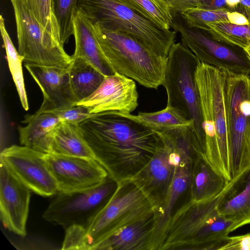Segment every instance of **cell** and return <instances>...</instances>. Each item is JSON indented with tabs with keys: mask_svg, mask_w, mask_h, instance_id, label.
Returning a JSON list of instances; mask_svg holds the SVG:
<instances>
[{
	"mask_svg": "<svg viewBox=\"0 0 250 250\" xmlns=\"http://www.w3.org/2000/svg\"><path fill=\"white\" fill-rule=\"evenodd\" d=\"M78 127L95 159L116 182L134 176L157 146L155 131L116 112L93 114Z\"/></svg>",
	"mask_w": 250,
	"mask_h": 250,
	"instance_id": "obj_1",
	"label": "cell"
},
{
	"mask_svg": "<svg viewBox=\"0 0 250 250\" xmlns=\"http://www.w3.org/2000/svg\"><path fill=\"white\" fill-rule=\"evenodd\" d=\"M226 187L215 197L200 201L188 199L181 205L170 220L160 250H219L229 233L244 226L218 211Z\"/></svg>",
	"mask_w": 250,
	"mask_h": 250,
	"instance_id": "obj_2",
	"label": "cell"
},
{
	"mask_svg": "<svg viewBox=\"0 0 250 250\" xmlns=\"http://www.w3.org/2000/svg\"><path fill=\"white\" fill-rule=\"evenodd\" d=\"M227 72L199 62L195 73L204 142L202 152L210 164L228 181L231 180L226 108Z\"/></svg>",
	"mask_w": 250,
	"mask_h": 250,
	"instance_id": "obj_3",
	"label": "cell"
},
{
	"mask_svg": "<svg viewBox=\"0 0 250 250\" xmlns=\"http://www.w3.org/2000/svg\"><path fill=\"white\" fill-rule=\"evenodd\" d=\"M105 205L84 229L65 230L62 250H91L119 229L153 211L132 178L121 180Z\"/></svg>",
	"mask_w": 250,
	"mask_h": 250,
	"instance_id": "obj_4",
	"label": "cell"
},
{
	"mask_svg": "<svg viewBox=\"0 0 250 250\" xmlns=\"http://www.w3.org/2000/svg\"><path fill=\"white\" fill-rule=\"evenodd\" d=\"M94 29L103 53L115 73L148 88L157 89L162 85L167 58L157 54L125 32L98 24H94Z\"/></svg>",
	"mask_w": 250,
	"mask_h": 250,
	"instance_id": "obj_5",
	"label": "cell"
},
{
	"mask_svg": "<svg viewBox=\"0 0 250 250\" xmlns=\"http://www.w3.org/2000/svg\"><path fill=\"white\" fill-rule=\"evenodd\" d=\"M80 8L94 24L125 32L157 54L167 58L177 32L164 29L121 0H80Z\"/></svg>",
	"mask_w": 250,
	"mask_h": 250,
	"instance_id": "obj_6",
	"label": "cell"
},
{
	"mask_svg": "<svg viewBox=\"0 0 250 250\" xmlns=\"http://www.w3.org/2000/svg\"><path fill=\"white\" fill-rule=\"evenodd\" d=\"M199 62L193 53L182 43H174L167 56L162 85L167 91V105L177 108L193 122V128L202 151L204 133L195 79V71Z\"/></svg>",
	"mask_w": 250,
	"mask_h": 250,
	"instance_id": "obj_7",
	"label": "cell"
},
{
	"mask_svg": "<svg viewBox=\"0 0 250 250\" xmlns=\"http://www.w3.org/2000/svg\"><path fill=\"white\" fill-rule=\"evenodd\" d=\"M226 101L232 179L250 166V75L227 72Z\"/></svg>",
	"mask_w": 250,
	"mask_h": 250,
	"instance_id": "obj_8",
	"label": "cell"
},
{
	"mask_svg": "<svg viewBox=\"0 0 250 250\" xmlns=\"http://www.w3.org/2000/svg\"><path fill=\"white\" fill-rule=\"evenodd\" d=\"M16 24L18 50L24 63L67 69L73 58L34 17L21 0H10Z\"/></svg>",
	"mask_w": 250,
	"mask_h": 250,
	"instance_id": "obj_9",
	"label": "cell"
},
{
	"mask_svg": "<svg viewBox=\"0 0 250 250\" xmlns=\"http://www.w3.org/2000/svg\"><path fill=\"white\" fill-rule=\"evenodd\" d=\"M117 183L109 177L100 185L69 193L58 192L42 214L44 220L66 229L86 228L108 201Z\"/></svg>",
	"mask_w": 250,
	"mask_h": 250,
	"instance_id": "obj_10",
	"label": "cell"
},
{
	"mask_svg": "<svg viewBox=\"0 0 250 250\" xmlns=\"http://www.w3.org/2000/svg\"><path fill=\"white\" fill-rule=\"evenodd\" d=\"M172 15L171 27L200 62L229 73L250 75V61L245 52L215 40L207 30L188 26L180 13Z\"/></svg>",
	"mask_w": 250,
	"mask_h": 250,
	"instance_id": "obj_11",
	"label": "cell"
},
{
	"mask_svg": "<svg viewBox=\"0 0 250 250\" xmlns=\"http://www.w3.org/2000/svg\"><path fill=\"white\" fill-rule=\"evenodd\" d=\"M44 153L26 146L12 145L0 152V162L31 191L43 197L58 192L57 183L44 160Z\"/></svg>",
	"mask_w": 250,
	"mask_h": 250,
	"instance_id": "obj_12",
	"label": "cell"
},
{
	"mask_svg": "<svg viewBox=\"0 0 250 250\" xmlns=\"http://www.w3.org/2000/svg\"><path fill=\"white\" fill-rule=\"evenodd\" d=\"M44 158L60 192L69 193L93 188L109 178L106 170L93 158L54 153L45 154Z\"/></svg>",
	"mask_w": 250,
	"mask_h": 250,
	"instance_id": "obj_13",
	"label": "cell"
},
{
	"mask_svg": "<svg viewBox=\"0 0 250 250\" xmlns=\"http://www.w3.org/2000/svg\"><path fill=\"white\" fill-rule=\"evenodd\" d=\"M155 132L157 136L155 151L146 165L132 178L153 209L167 195L176 167L169 160L171 142L168 132Z\"/></svg>",
	"mask_w": 250,
	"mask_h": 250,
	"instance_id": "obj_14",
	"label": "cell"
},
{
	"mask_svg": "<svg viewBox=\"0 0 250 250\" xmlns=\"http://www.w3.org/2000/svg\"><path fill=\"white\" fill-rule=\"evenodd\" d=\"M181 153L182 159L176 167L169 190L161 203L153 209V226L148 250H160L170 220L178 208V203L186 194L189 195L191 164L195 153L191 146L185 144Z\"/></svg>",
	"mask_w": 250,
	"mask_h": 250,
	"instance_id": "obj_15",
	"label": "cell"
},
{
	"mask_svg": "<svg viewBox=\"0 0 250 250\" xmlns=\"http://www.w3.org/2000/svg\"><path fill=\"white\" fill-rule=\"evenodd\" d=\"M138 93L135 82L116 72L105 76L97 89L75 105L86 107L90 114L104 112L131 113L138 105Z\"/></svg>",
	"mask_w": 250,
	"mask_h": 250,
	"instance_id": "obj_16",
	"label": "cell"
},
{
	"mask_svg": "<svg viewBox=\"0 0 250 250\" xmlns=\"http://www.w3.org/2000/svg\"><path fill=\"white\" fill-rule=\"evenodd\" d=\"M31 192L0 162V219L6 229L22 237L27 234L26 227Z\"/></svg>",
	"mask_w": 250,
	"mask_h": 250,
	"instance_id": "obj_17",
	"label": "cell"
},
{
	"mask_svg": "<svg viewBox=\"0 0 250 250\" xmlns=\"http://www.w3.org/2000/svg\"><path fill=\"white\" fill-rule=\"evenodd\" d=\"M24 66L40 87L43 102L36 114L52 112L75 105L68 68L24 63Z\"/></svg>",
	"mask_w": 250,
	"mask_h": 250,
	"instance_id": "obj_18",
	"label": "cell"
},
{
	"mask_svg": "<svg viewBox=\"0 0 250 250\" xmlns=\"http://www.w3.org/2000/svg\"><path fill=\"white\" fill-rule=\"evenodd\" d=\"M73 26L75 49L72 58L83 59L104 76L114 74L98 41L93 23L80 8L75 13Z\"/></svg>",
	"mask_w": 250,
	"mask_h": 250,
	"instance_id": "obj_19",
	"label": "cell"
},
{
	"mask_svg": "<svg viewBox=\"0 0 250 250\" xmlns=\"http://www.w3.org/2000/svg\"><path fill=\"white\" fill-rule=\"evenodd\" d=\"M217 208L227 219L250 224V166L228 183Z\"/></svg>",
	"mask_w": 250,
	"mask_h": 250,
	"instance_id": "obj_20",
	"label": "cell"
},
{
	"mask_svg": "<svg viewBox=\"0 0 250 250\" xmlns=\"http://www.w3.org/2000/svg\"><path fill=\"white\" fill-rule=\"evenodd\" d=\"M153 221L154 211L119 229L94 250H148Z\"/></svg>",
	"mask_w": 250,
	"mask_h": 250,
	"instance_id": "obj_21",
	"label": "cell"
},
{
	"mask_svg": "<svg viewBox=\"0 0 250 250\" xmlns=\"http://www.w3.org/2000/svg\"><path fill=\"white\" fill-rule=\"evenodd\" d=\"M229 182L203 156L197 155L191 164L189 199L200 201L215 197Z\"/></svg>",
	"mask_w": 250,
	"mask_h": 250,
	"instance_id": "obj_22",
	"label": "cell"
},
{
	"mask_svg": "<svg viewBox=\"0 0 250 250\" xmlns=\"http://www.w3.org/2000/svg\"><path fill=\"white\" fill-rule=\"evenodd\" d=\"M61 122L51 112L27 115L23 121L27 125L18 127L21 144L44 154L50 153L54 132Z\"/></svg>",
	"mask_w": 250,
	"mask_h": 250,
	"instance_id": "obj_23",
	"label": "cell"
},
{
	"mask_svg": "<svg viewBox=\"0 0 250 250\" xmlns=\"http://www.w3.org/2000/svg\"><path fill=\"white\" fill-rule=\"evenodd\" d=\"M50 153L95 159L78 126L64 122L55 129Z\"/></svg>",
	"mask_w": 250,
	"mask_h": 250,
	"instance_id": "obj_24",
	"label": "cell"
},
{
	"mask_svg": "<svg viewBox=\"0 0 250 250\" xmlns=\"http://www.w3.org/2000/svg\"><path fill=\"white\" fill-rule=\"evenodd\" d=\"M68 73L71 89L77 102L93 94L105 76L90 63L79 58H73Z\"/></svg>",
	"mask_w": 250,
	"mask_h": 250,
	"instance_id": "obj_25",
	"label": "cell"
},
{
	"mask_svg": "<svg viewBox=\"0 0 250 250\" xmlns=\"http://www.w3.org/2000/svg\"><path fill=\"white\" fill-rule=\"evenodd\" d=\"M116 112L156 132H163L178 128L193 127L192 121L185 117L177 108L169 105L158 111L139 112L135 115L131 113Z\"/></svg>",
	"mask_w": 250,
	"mask_h": 250,
	"instance_id": "obj_26",
	"label": "cell"
},
{
	"mask_svg": "<svg viewBox=\"0 0 250 250\" xmlns=\"http://www.w3.org/2000/svg\"><path fill=\"white\" fill-rule=\"evenodd\" d=\"M207 26V31L211 37L219 42L243 50L250 46V23L238 25L227 21Z\"/></svg>",
	"mask_w": 250,
	"mask_h": 250,
	"instance_id": "obj_27",
	"label": "cell"
},
{
	"mask_svg": "<svg viewBox=\"0 0 250 250\" xmlns=\"http://www.w3.org/2000/svg\"><path fill=\"white\" fill-rule=\"evenodd\" d=\"M0 30L6 51L8 66L21 104L25 110H28V102L22 69V63L24 62V58L15 47L6 29L4 20L2 15L0 16Z\"/></svg>",
	"mask_w": 250,
	"mask_h": 250,
	"instance_id": "obj_28",
	"label": "cell"
},
{
	"mask_svg": "<svg viewBox=\"0 0 250 250\" xmlns=\"http://www.w3.org/2000/svg\"><path fill=\"white\" fill-rule=\"evenodd\" d=\"M121 0L159 27L164 29H170L171 28L172 12L165 0Z\"/></svg>",
	"mask_w": 250,
	"mask_h": 250,
	"instance_id": "obj_29",
	"label": "cell"
},
{
	"mask_svg": "<svg viewBox=\"0 0 250 250\" xmlns=\"http://www.w3.org/2000/svg\"><path fill=\"white\" fill-rule=\"evenodd\" d=\"M80 0H52L54 15L59 27L60 40L64 44L73 35V19Z\"/></svg>",
	"mask_w": 250,
	"mask_h": 250,
	"instance_id": "obj_30",
	"label": "cell"
},
{
	"mask_svg": "<svg viewBox=\"0 0 250 250\" xmlns=\"http://www.w3.org/2000/svg\"><path fill=\"white\" fill-rule=\"evenodd\" d=\"M21 0L40 24L61 42L59 27L53 12L52 0Z\"/></svg>",
	"mask_w": 250,
	"mask_h": 250,
	"instance_id": "obj_31",
	"label": "cell"
},
{
	"mask_svg": "<svg viewBox=\"0 0 250 250\" xmlns=\"http://www.w3.org/2000/svg\"><path fill=\"white\" fill-rule=\"evenodd\" d=\"M227 8L209 10L202 8L190 9L180 13L187 24L192 27L208 30V24L229 21Z\"/></svg>",
	"mask_w": 250,
	"mask_h": 250,
	"instance_id": "obj_32",
	"label": "cell"
},
{
	"mask_svg": "<svg viewBox=\"0 0 250 250\" xmlns=\"http://www.w3.org/2000/svg\"><path fill=\"white\" fill-rule=\"evenodd\" d=\"M51 113L57 116L61 122L77 126L82 122L93 115L90 114L88 109L83 105H74Z\"/></svg>",
	"mask_w": 250,
	"mask_h": 250,
	"instance_id": "obj_33",
	"label": "cell"
},
{
	"mask_svg": "<svg viewBox=\"0 0 250 250\" xmlns=\"http://www.w3.org/2000/svg\"><path fill=\"white\" fill-rule=\"evenodd\" d=\"M219 250H250V233L226 236Z\"/></svg>",
	"mask_w": 250,
	"mask_h": 250,
	"instance_id": "obj_34",
	"label": "cell"
},
{
	"mask_svg": "<svg viewBox=\"0 0 250 250\" xmlns=\"http://www.w3.org/2000/svg\"><path fill=\"white\" fill-rule=\"evenodd\" d=\"M171 12L181 13L187 10L200 7L202 0H165Z\"/></svg>",
	"mask_w": 250,
	"mask_h": 250,
	"instance_id": "obj_35",
	"label": "cell"
},
{
	"mask_svg": "<svg viewBox=\"0 0 250 250\" xmlns=\"http://www.w3.org/2000/svg\"><path fill=\"white\" fill-rule=\"evenodd\" d=\"M209 10L227 8L226 0H202L199 7Z\"/></svg>",
	"mask_w": 250,
	"mask_h": 250,
	"instance_id": "obj_36",
	"label": "cell"
},
{
	"mask_svg": "<svg viewBox=\"0 0 250 250\" xmlns=\"http://www.w3.org/2000/svg\"><path fill=\"white\" fill-rule=\"evenodd\" d=\"M240 1L241 0H226L227 9H233L240 3Z\"/></svg>",
	"mask_w": 250,
	"mask_h": 250,
	"instance_id": "obj_37",
	"label": "cell"
},
{
	"mask_svg": "<svg viewBox=\"0 0 250 250\" xmlns=\"http://www.w3.org/2000/svg\"><path fill=\"white\" fill-rule=\"evenodd\" d=\"M240 3L250 7V0H241Z\"/></svg>",
	"mask_w": 250,
	"mask_h": 250,
	"instance_id": "obj_38",
	"label": "cell"
},
{
	"mask_svg": "<svg viewBox=\"0 0 250 250\" xmlns=\"http://www.w3.org/2000/svg\"><path fill=\"white\" fill-rule=\"evenodd\" d=\"M243 50L245 52V54H246L247 57L250 61V46Z\"/></svg>",
	"mask_w": 250,
	"mask_h": 250,
	"instance_id": "obj_39",
	"label": "cell"
}]
</instances>
